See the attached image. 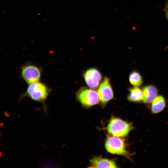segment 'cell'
I'll list each match as a JSON object with an SVG mask.
<instances>
[{"mask_svg":"<svg viewBox=\"0 0 168 168\" xmlns=\"http://www.w3.org/2000/svg\"><path fill=\"white\" fill-rule=\"evenodd\" d=\"M45 83L40 81L28 84L26 91L21 94L19 98V101L25 97L41 103L44 112L47 113V106L45 104L47 97L52 91Z\"/></svg>","mask_w":168,"mask_h":168,"instance_id":"1","label":"cell"},{"mask_svg":"<svg viewBox=\"0 0 168 168\" xmlns=\"http://www.w3.org/2000/svg\"><path fill=\"white\" fill-rule=\"evenodd\" d=\"M43 72L41 67L27 62L20 68V76L26 83L29 84L40 81Z\"/></svg>","mask_w":168,"mask_h":168,"instance_id":"2","label":"cell"},{"mask_svg":"<svg viewBox=\"0 0 168 168\" xmlns=\"http://www.w3.org/2000/svg\"><path fill=\"white\" fill-rule=\"evenodd\" d=\"M132 128L131 124L114 117L111 118L107 127L110 134L119 137L126 136Z\"/></svg>","mask_w":168,"mask_h":168,"instance_id":"3","label":"cell"},{"mask_svg":"<svg viewBox=\"0 0 168 168\" xmlns=\"http://www.w3.org/2000/svg\"><path fill=\"white\" fill-rule=\"evenodd\" d=\"M77 100L84 106L89 107L99 103V99L97 92L94 89L82 87L76 93Z\"/></svg>","mask_w":168,"mask_h":168,"instance_id":"4","label":"cell"},{"mask_svg":"<svg viewBox=\"0 0 168 168\" xmlns=\"http://www.w3.org/2000/svg\"><path fill=\"white\" fill-rule=\"evenodd\" d=\"M110 134L108 135L105 143V148L112 154L126 155L128 154L124 139Z\"/></svg>","mask_w":168,"mask_h":168,"instance_id":"5","label":"cell"},{"mask_svg":"<svg viewBox=\"0 0 168 168\" xmlns=\"http://www.w3.org/2000/svg\"><path fill=\"white\" fill-rule=\"evenodd\" d=\"M97 93L100 101L103 105L114 98V92L109 78L105 77L104 78L98 88Z\"/></svg>","mask_w":168,"mask_h":168,"instance_id":"6","label":"cell"},{"mask_svg":"<svg viewBox=\"0 0 168 168\" xmlns=\"http://www.w3.org/2000/svg\"><path fill=\"white\" fill-rule=\"evenodd\" d=\"M83 77L87 86L93 89L98 87L102 79V75L99 71L93 68L86 70L83 74Z\"/></svg>","mask_w":168,"mask_h":168,"instance_id":"7","label":"cell"},{"mask_svg":"<svg viewBox=\"0 0 168 168\" xmlns=\"http://www.w3.org/2000/svg\"><path fill=\"white\" fill-rule=\"evenodd\" d=\"M91 166L95 168H116L114 161L100 156H94L90 160Z\"/></svg>","mask_w":168,"mask_h":168,"instance_id":"8","label":"cell"},{"mask_svg":"<svg viewBox=\"0 0 168 168\" xmlns=\"http://www.w3.org/2000/svg\"><path fill=\"white\" fill-rule=\"evenodd\" d=\"M142 101L145 103H150L157 96L158 91L157 88L152 85L144 86L142 89Z\"/></svg>","mask_w":168,"mask_h":168,"instance_id":"9","label":"cell"},{"mask_svg":"<svg viewBox=\"0 0 168 168\" xmlns=\"http://www.w3.org/2000/svg\"><path fill=\"white\" fill-rule=\"evenodd\" d=\"M129 93L127 96L128 101L132 102H138L143 99V92L138 86H134L129 88Z\"/></svg>","mask_w":168,"mask_h":168,"instance_id":"10","label":"cell"},{"mask_svg":"<svg viewBox=\"0 0 168 168\" xmlns=\"http://www.w3.org/2000/svg\"><path fill=\"white\" fill-rule=\"evenodd\" d=\"M166 104L164 98L162 96H157L152 101L151 110L154 113H158L165 108Z\"/></svg>","mask_w":168,"mask_h":168,"instance_id":"11","label":"cell"},{"mask_svg":"<svg viewBox=\"0 0 168 168\" xmlns=\"http://www.w3.org/2000/svg\"><path fill=\"white\" fill-rule=\"evenodd\" d=\"M129 80L130 83L134 86L138 87L143 83L141 75L136 71H133L130 73Z\"/></svg>","mask_w":168,"mask_h":168,"instance_id":"12","label":"cell"},{"mask_svg":"<svg viewBox=\"0 0 168 168\" xmlns=\"http://www.w3.org/2000/svg\"><path fill=\"white\" fill-rule=\"evenodd\" d=\"M165 12L166 18L168 20V1H167L165 4Z\"/></svg>","mask_w":168,"mask_h":168,"instance_id":"13","label":"cell"}]
</instances>
